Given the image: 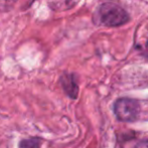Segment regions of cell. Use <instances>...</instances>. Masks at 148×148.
Wrapping results in <instances>:
<instances>
[{
	"label": "cell",
	"mask_w": 148,
	"mask_h": 148,
	"mask_svg": "<svg viewBox=\"0 0 148 148\" xmlns=\"http://www.w3.org/2000/svg\"><path fill=\"white\" fill-rule=\"evenodd\" d=\"M97 16L100 23L108 27H118L130 20L128 12L123 7L112 2H106L100 5Z\"/></svg>",
	"instance_id": "1"
},
{
	"label": "cell",
	"mask_w": 148,
	"mask_h": 148,
	"mask_svg": "<svg viewBox=\"0 0 148 148\" xmlns=\"http://www.w3.org/2000/svg\"><path fill=\"white\" fill-rule=\"evenodd\" d=\"M114 112L119 121L134 122L140 113V102L129 98H121L114 105Z\"/></svg>",
	"instance_id": "2"
},
{
	"label": "cell",
	"mask_w": 148,
	"mask_h": 148,
	"mask_svg": "<svg viewBox=\"0 0 148 148\" xmlns=\"http://www.w3.org/2000/svg\"><path fill=\"white\" fill-rule=\"evenodd\" d=\"M60 82L64 93L72 99H77L79 94V86L75 74L64 73L60 77Z\"/></svg>",
	"instance_id": "3"
},
{
	"label": "cell",
	"mask_w": 148,
	"mask_h": 148,
	"mask_svg": "<svg viewBox=\"0 0 148 148\" xmlns=\"http://www.w3.org/2000/svg\"><path fill=\"white\" fill-rule=\"evenodd\" d=\"M77 0H49V7L53 11H64L73 8Z\"/></svg>",
	"instance_id": "4"
},
{
	"label": "cell",
	"mask_w": 148,
	"mask_h": 148,
	"mask_svg": "<svg viewBox=\"0 0 148 148\" xmlns=\"http://www.w3.org/2000/svg\"><path fill=\"white\" fill-rule=\"evenodd\" d=\"M41 139L38 137H31V138L23 139L19 142V148H40Z\"/></svg>",
	"instance_id": "5"
},
{
	"label": "cell",
	"mask_w": 148,
	"mask_h": 148,
	"mask_svg": "<svg viewBox=\"0 0 148 148\" xmlns=\"http://www.w3.org/2000/svg\"><path fill=\"white\" fill-rule=\"evenodd\" d=\"M18 0H0V12H8L15 6Z\"/></svg>",
	"instance_id": "6"
},
{
	"label": "cell",
	"mask_w": 148,
	"mask_h": 148,
	"mask_svg": "<svg viewBox=\"0 0 148 148\" xmlns=\"http://www.w3.org/2000/svg\"><path fill=\"white\" fill-rule=\"evenodd\" d=\"M135 148H148V141H142V142L138 143Z\"/></svg>",
	"instance_id": "7"
}]
</instances>
